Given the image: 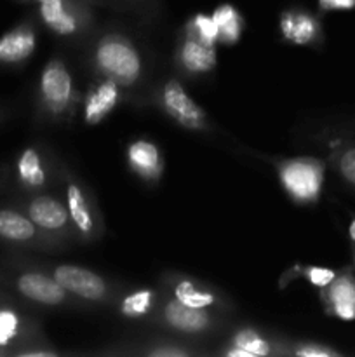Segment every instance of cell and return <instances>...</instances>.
I'll return each instance as SVG.
<instances>
[{
    "mask_svg": "<svg viewBox=\"0 0 355 357\" xmlns=\"http://www.w3.org/2000/svg\"><path fill=\"white\" fill-rule=\"evenodd\" d=\"M96 63L104 75L117 84H132L141 70L136 49L120 37H106L97 45Z\"/></svg>",
    "mask_w": 355,
    "mask_h": 357,
    "instance_id": "1",
    "label": "cell"
},
{
    "mask_svg": "<svg viewBox=\"0 0 355 357\" xmlns=\"http://www.w3.org/2000/svg\"><path fill=\"white\" fill-rule=\"evenodd\" d=\"M281 181L296 202L310 204L319 199L324 183V167L315 159L287 160L281 167Z\"/></svg>",
    "mask_w": 355,
    "mask_h": 357,
    "instance_id": "2",
    "label": "cell"
},
{
    "mask_svg": "<svg viewBox=\"0 0 355 357\" xmlns=\"http://www.w3.org/2000/svg\"><path fill=\"white\" fill-rule=\"evenodd\" d=\"M162 103L167 114L184 128L200 129L205 126V115L202 108L188 96L183 86L176 80H169L166 84L162 93Z\"/></svg>",
    "mask_w": 355,
    "mask_h": 357,
    "instance_id": "3",
    "label": "cell"
},
{
    "mask_svg": "<svg viewBox=\"0 0 355 357\" xmlns=\"http://www.w3.org/2000/svg\"><path fill=\"white\" fill-rule=\"evenodd\" d=\"M54 279L66 289L87 300H101L106 293L103 279L87 268L75 265H61L56 268Z\"/></svg>",
    "mask_w": 355,
    "mask_h": 357,
    "instance_id": "4",
    "label": "cell"
},
{
    "mask_svg": "<svg viewBox=\"0 0 355 357\" xmlns=\"http://www.w3.org/2000/svg\"><path fill=\"white\" fill-rule=\"evenodd\" d=\"M40 93L47 107L61 112L68 107L72 98V77L59 61H51L42 72Z\"/></svg>",
    "mask_w": 355,
    "mask_h": 357,
    "instance_id": "5",
    "label": "cell"
},
{
    "mask_svg": "<svg viewBox=\"0 0 355 357\" xmlns=\"http://www.w3.org/2000/svg\"><path fill=\"white\" fill-rule=\"evenodd\" d=\"M327 312L343 321L355 319V278L347 272L340 274L326 286L322 295Z\"/></svg>",
    "mask_w": 355,
    "mask_h": 357,
    "instance_id": "6",
    "label": "cell"
},
{
    "mask_svg": "<svg viewBox=\"0 0 355 357\" xmlns=\"http://www.w3.org/2000/svg\"><path fill=\"white\" fill-rule=\"evenodd\" d=\"M17 288L26 298L45 305H58L65 300L66 289L56 279L42 274H24L17 279Z\"/></svg>",
    "mask_w": 355,
    "mask_h": 357,
    "instance_id": "7",
    "label": "cell"
},
{
    "mask_svg": "<svg viewBox=\"0 0 355 357\" xmlns=\"http://www.w3.org/2000/svg\"><path fill=\"white\" fill-rule=\"evenodd\" d=\"M117 101L118 87L115 80L106 79L93 87L86 100V108H84V117H86L87 124H97L103 121L113 110Z\"/></svg>",
    "mask_w": 355,
    "mask_h": 357,
    "instance_id": "8",
    "label": "cell"
},
{
    "mask_svg": "<svg viewBox=\"0 0 355 357\" xmlns=\"http://www.w3.org/2000/svg\"><path fill=\"white\" fill-rule=\"evenodd\" d=\"M281 30L294 44H310L320 35V24L312 14L303 10H285L281 17Z\"/></svg>",
    "mask_w": 355,
    "mask_h": 357,
    "instance_id": "9",
    "label": "cell"
},
{
    "mask_svg": "<svg viewBox=\"0 0 355 357\" xmlns=\"http://www.w3.org/2000/svg\"><path fill=\"white\" fill-rule=\"evenodd\" d=\"M33 31L28 26H19L0 38V63H19L35 51Z\"/></svg>",
    "mask_w": 355,
    "mask_h": 357,
    "instance_id": "10",
    "label": "cell"
},
{
    "mask_svg": "<svg viewBox=\"0 0 355 357\" xmlns=\"http://www.w3.org/2000/svg\"><path fill=\"white\" fill-rule=\"evenodd\" d=\"M180 61L188 72L205 73L216 66L214 45L204 44L195 37L188 35L180 51Z\"/></svg>",
    "mask_w": 355,
    "mask_h": 357,
    "instance_id": "11",
    "label": "cell"
},
{
    "mask_svg": "<svg viewBox=\"0 0 355 357\" xmlns=\"http://www.w3.org/2000/svg\"><path fill=\"white\" fill-rule=\"evenodd\" d=\"M127 159L132 169L139 174V176L146 178V180H153L162 171V162H160V153L153 143L139 139V142L132 143L127 150Z\"/></svg>",
    "mask_w": 355,
    "mask_h": 357,
    "instance_id": "12",
    "label": "cell"
},
{
    "mask_svg": "<svg viewBox=\"0 0 355 357\" xmlns=\"http://www.w3.org/2000/svg\"><path fill=\"white\" fill-rule=\"evenodd\" d=\"M40 17L52 31L59 35H72L79 28L75 13L66 6V0H49L40 3Z\"/></svg>",
    "mask_w": 355,
    "mask_h": 357,
    "instance_id": "13",
    "label": "cell"
},
{
    "mask_svg": "<svg viewBox=\"0 0 355 357\" xmlns=\"http://www.w3.org/2000/svg\"><path fill=\"white\" fill-rule=\"evenodd\" d=\"M166 319L171 326L181 331H191V333L205 330L209 324V317L204 310L184 305L180 300L167 303Z\"/></svg>",
    "mask_w": 355,
    "mask_h": 357,
    "instance_id": "14",
    "label": "cell"
},
{
    "mask_svg": "<svg viewBox=\"0 0 355 357\" xmlns=\"http://www.w3.org/2000/svg\"><path fill=\"white\" fill-rule=\"evenodd\" d=\"M31 222L37 223L38 227L47 230H58L68 220V213H66L65 206L59 204L56 199L51 197H37L30 204L28 209Z\"/></svg>",
    "mask_w": 355,
    "mask_h": 357,
    "instance_id": "15",
    "label": "cell"
},
{
    "mask_svg": "<svg viewBox=\"0 0 355 357\" xmlns=\"http://www.w3.org/2000/svg\"><path fill=\"white\" fill-rule=\"evenodd\" d=\"M212 20L218 26L219 40L225 42V44L239 42L244 30V20L235 7L230 6V3H223V6L216 7V10L212 13Z\"/></svg>",
    "mask_w": 355,
    "mask_h": 357,
    "instance_id": "16",
    "label": "cell"
},
{
    "mask_svg": "<svg viewBox=\"0 0 355 357\" xmlns=\"http://www.w3.org/2000/svg\"><path fill=\"white\" fill-rule=\"evenodd\" d=\"M66 202H68V213L72 220L75 222L77 229L82 234H90L94 229L93 216H90L89 208H87L86 197H84L82 190L77 185H68V192H66Z\"/></svg>",
    "mask_w": 355,
    "mask_h": 357,
    "instance_id": "17",
    "label": "cell"
},
{
    "mask_svg": "<svg viewBox=\"0 0 355 357\" xmlns=\"http://www.w3.org/2000/svg\"><path fill=\"white\" fill-rule=\"evenodd\" d=\"M0 236L9 241H28L35 236V227L19 213L0 211Z\"/></svg>",
    "mask_w": 355,
    "mask_h": 357,
    "instance_id": "18",
    "label": "cell"
},
{
    "mask_svg": "<svg viewBox=\"0 0 355 357\" xmlns=\"http://www.w3.org/2000/svg\"><path fill=\"white\" fill-rule=\"evenodd\" d=\"M17 173H19L21 181L28 187H42L45 181L44 167L38 153L33 149H28L21 153L17 160Z\"/></svg>",
    "mask_w": 355,
    "mask_h": 357,
    "instance_id": "19",
    "label": "cell"
},
{
    "mask_svg": "<svg viewBox=\"0 0 355 357\" xmlns=\"http://www.w3.org/2000/svg\"><path fill=\"white\" fill-rule=\"evenodd\" d=\"M188 35L209 45H214L219 40L218 26H216L212 16H207V14H195L188 21Z\"/></svg>",
    "mask_w": 355,
    "mask_h": 357,
    "instance_id": "20",
    "label": "cell"
},
{
    "mask_svg": "<svg viewBox=\"0 0 355 357\" xmlns=\"http://www.w3.org/2000/svg\"><path fill=\"white\" fill-rule=\"evenodd\" d=\"M174 293H176V300H180L181 303L188 307H195V309H204V307L214 303V296L211 293L198 291L190 281H181L174 289Z\"/></svg>",
    "mask_w": 355,
    "mask_h": 357,
    "instance_id": "21",
    "label": "cell"
},
{
    "mask_svg": "<svg viewBox=\"0 0 355 357\" xmlns=\"http://www.w3.org/2000/svg\"><path fill=\"white\" fill-rule=\"evenodd\" d=\"M233 345L242 351H246L251 356H268L270 354V345L267 340L260 337L253 330H242L233 338Z\"/></svg>",
    "mask_w": 355,
    "mask_h": 357,
    "instance_id": "22",
    "label": "cell"
},
{
    "mask_svg": "<svg viewBox=\"0 0 355 357\" xmlns=\"http://www.w3.org/2000/svg\"><path fill=\"white\" fill-rule=\"evenodd\" d=\"M152 291L148 289H143V291H136L132 295H129L127 298L122 302L120 310L127 317H139L143 314L148 312L150 305H152Z\"/></svg>",
    "mask_w": 355,
    "mask_h": 357,
    "instance_id": "23",
    "label": "cell"
},
{
    "mask_svg": "<svg viewBox=\"0 0 355 357\" xmlns=\"http://www.w3.org/2000/svg\"><path fill=\"white\" fill-rule=\"evenodd\" d=\"M19 330V319L13 310H0V345H7Z\"/></svg>",
    "mask_w": 355,
    "mask_h": 357,
    "instance_id": "24",
    "label": "cell"
},
{
    "mask_svg": "<svg viewBox=\"0 0 355 357\" xmlns=\"http://www.w3.org/2000/svg\"><path fill=\"white\" fill-rule=\"evenodd\" d=\"M305 275L308 278V281L312 282L313 286H317V288H326V286L336 278V272L324 267H308L305 271Z\"/></svg>",
    "mask_w": 355,
    "mask_h": 357,
    "instance_id": "25",
    "label": "cell"
},
{
    "mask_svg": "<svg viewBox=\"0 0 355 357\" xmlns=\"http://www.w3.org/2000/svg\"><path fill=\"white\" fill-rule=\"evenodd\" d=\"M340 173L345 180L355 187V146L345 150L340 157Z\"/></svg>",
    "mask_w": 355,
    "mask_h": 357,
    "instance_id": "26",
    "label": "cell"
},
{
    "mask_svg": "<svg viewBox=\"0 0 355 357\" xmlns=\"http://www.w3.org/2000/svg\"><path fill=\"white\" fill-rule=\"evenodd\" d=\"M296 356H299V357H338L341 354L338 351H334V349L324 347V345L308 344V345H305V347L298 349V351H296Z\"/></svg>",
    "mask_w": 355,
    "mask_h": 357,
    "instance_id": "27",
    "label": "cell"
},
{
    "mask_svg": "<svg viewBox=\"0 0 355 357\" xmlns=\"http://www.w3.org/2000/svg\"><path fill=\"white\" fill-rule=\"evenodd\" d=\"M322 10H350L355 9V0H319Z\"/></svg>",
    "mask_w": 355,
    "mask_h": 357,
    "instance_id": "28",
    "label": "cell"
},
{
    "mask_svg": "<svg viewBox=\"0 0 355 357\" xmlns=\"http://www.w3.org/2000/svg\"><path fill=\"white\" fill-rule=\"evenodd\" d=\"M152 356H187V352L184 351H180V349H159V351H153Z\"/></svg>",
    "mask_w": 355,
    "mask_h": 357,
    "instance_id": "29",
    "label": "cell"
},
{
    "mask_svg": "<svg viewBox=\"0 0 355 357\" xmlns=\"http://www.w3.org/2000/svg\"><path fill=\"white\" fill-rule=\"evenodd\" d=\"M26 357H44V356H54L52 354V352H42V351H38V352H28V354H24Z\"/></svg>",
    "mask_w": 355,
    "mask_h": 357,
    "instance_id": "30",
    "label": "cell"
},
{
    "mask_svg": "<svg viewBox=\"0 0 355 357\" xmlns=\"http://www.w3.org/2000/svg\"><path fill=\"white\" fill-rule=\"evenodd\" d=\"M348 236H350L352 243L355 244V220L350 223V227H348Z\"/></svg>",
    "mask_w": 355,
    "mask_h": 357,
    "instance_id": "31",
    "label": "cell"
},
{
    "mask_svg": "<svg viewBox=\"0 0 355 357\" xmlns=\"http://www.w3.org/2000/svg\"><path fill=\"white\" fill-rule=\"evenodd\" d=\"M37 2H40V3H42V2H49V0H37Z\"/></svg>",
    "mask_w": 355,
    "mask_h": 357,
    "instance_id": "32",
    "label": "cell"
}]
</instances>
